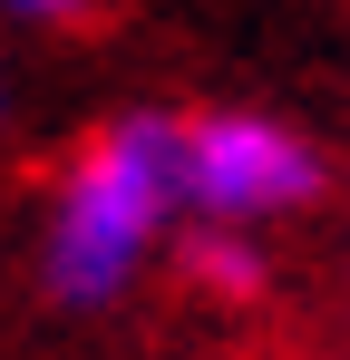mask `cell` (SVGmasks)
<instances>
[{
    "instance_id": "3957f363",
    "label": "cell",
    "mask_w": 350,
    "mask_h": 360,
    "mask_svg": "<svg viewBox=\"0 0 350 360\" xmlns=\"http://www.w3.org/2000/svg\"><path fill=\"white\" fill-rule=\"evenodd\" d=\"M175 263H185V283H195L205 302H233V311L273 292V253H263V234H224V224H195Z\"/></svg>"
},
{
    "instance_id": "5b68a950",
    "label": "cell",
    "mask_w": 350,
    "mask_h": 360,
    "mask_svg": "<svg viewBox=\"0 0 350 360\" xmlns=\"http://www.w3.org/2000/svg\"><path fill=\"white\" fill-rule=\"evenodd\" d=\"M0 127H10V78H0Z\"/></svg>"
},
{
    "instance_id": "7a4b0ae2",
    "label": "cell",
    "mask_w": 350,
    "mask_h": 360,
    "mask_svg": "<svg viewBox=\"0 0 350 360\" xmlns=\"http://www.w3.org/2000/svg\"><path fill=\"white\" fill-rule=\"evenodd\" d=\"M175 195L195 224H224V234H263L302 205L331 195V156L311 127L273 117V108H185L175 136Z\"/></svg>"
},
{
    "instance_id": "6da1fadb",
    "label": "cell",
    "mask_w": 350,
    "mask_h": 360,
    "mask_svg": "<svg viewBox=\"0 0 350 360\" xmlns=\"http://www.w3.org/2000/svg\"><path fill=\"white\" fill-rule=\"evenodd\" d=\"M175 136L185 108H117L78 136L58 166L49 214H39V292L78 321H98L146 283V263L175 243L185 195H175Z\"/></svg>"
},
{
    "instance_id": "277c9868",
    "label": "cell",
    "mask_w": 350,
    "mask_h": 360,
    "mask_svg": "<svg viewBox=\"0 0 350 360\" xmlns=\"http://www.w3.org/2000/svg\"><path fill=\"white\" fill-rule=\"evenodd\" d=\"M98 0H0V20H20V30H68V20H88Z\"/></svg>"
}]
</instances>
